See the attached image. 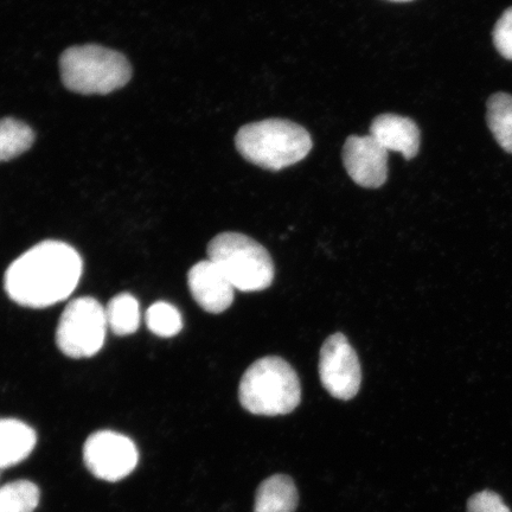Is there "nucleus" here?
<instances>
[{"mask_svg":"<svg viewBox=\"0 0 512 512\" xmlns=\"http://www.w3.org/2000/svg\"><path fill=\"white\" fill-rule=\"evenodd\" d=\"M60 70L64 87L83 95L110 94L132 78L131 63L123 54L96 44L64 50Z\"/></svg>","mask_w":512,"mask_h":512,"instance_id":"4","label":"nucleus"},{"mask_svg":"<svg viewBox=\"0 0 512 512\" xmlns=\"http://www.w3.org/2000/svg\"><path fill=\"white\" fill-rule=\"evenodd\" d=\"M208 256L235 290L260 292L273 283L274 264L270 253L247 235L229 232L215 236L209 243Z\"/></svg>","mask_w":512,"mask_h":512,"instance_id":"5","label":"nucleus"},{"mask_svg":"<svg viewBox=\"0 0 512 512\" xmlns=\"http://www.w3.org/2000/svg\"><path fill=\"white\" fill-rule=\"evenodd\" d=\"M348 175L362 188L377 189L388 178V151L371 137L351 136L343 147Z\"/></svg>","mask_w":512,"mask_h":512,"instance_id":"9","label":"nucleus"},{"mask_svg":"<svg viewBox=\"0 0 512 512\" xmlns=\"http://www.w3.org/2000/svg\"><path fill=\"white\" fill-rule=\"evenodd\" d=\"M192 298L209 313H222L229 309L234 300V286L210 260L198 262L188 274Z\"/></svg>","mask_w":512,"mask_h":512,"instance_id":"10","label":"nucleus"},{"mask_svg":"<svg viewBox=\"0 0 512 512\" xmlns=\"http://www.w3.org/2000/svg\"><path fill=\"white\" fill-rule=\"evenodd\" d=\"M467 512H511V510L496 492L484 490L477 492L469 499Z\"/></svg>","mask_w":512,"mask_h":512,"instance_id":"19","label":"nucleus"},{"mask_svg":"<svg viewBox=\"0 0 512 512\" xmlns=\"http://www.w3.org/2000/svg\"><path fill=\"white\" fill-rule=\"evenodd\" d=\"M486 120L497 143L503 150L512 153V95H492L488 101Z\"/></svg>","mask_w":512,"mask_h":512,"instance_id":"16","label":"nucleus"},{"mask_svg":"<svg viewBox=\"0 0 512 512\" xmlns=\"http://www.w3.org/2000/svg\"><path fill=\"white\" fill-rule=\"evenodd\" d=\"M390 2H395V3H408V2H413V0H390Z\"/></svg>","mask_w":512,"mask_h":512,"instance_id":"21","label":"nucleus"},{"mask_svg":"<svg viewBox=\"0 0 512 512\" xmlns=\"http://www.w3.org/2000/svg\"><path fill=\"white\" fill-rule=\"evenodd\" d=\"M35 142V132L21 120L0 119V163L27 152Z\"/></svg>","mask_w":512,"mask_h":512,"instance_id":"15","label":"nucleus"},{"mask_svg":"<svg viewBox=\"0 0 512 512\" xmlns=\"http://www.w3.org/2000/svg\"><path fill=\"white\" fill-rule=\"evenodd\" d=\"M299 494L296 483L286 475H273L256 490L254 512H296Z\"/></svg>","mask_w":512,"mask_h":512,"instance_id":"13","label":"nucleus"},{"mask_svg":"<svg viewBox=\"0 0 512 512\" xmlns=\"http://www.w3.org/2000/svg\"><path fill=\"white\" fill-rule=\"evenodd\" d=\"M82 260L61 241H43L12 262L4 288L11 300L31 309H44L69 298L78 287Z\"/></svg>","mask_w":512,"mask_h":512,"instance_id":"1","label":"nucleus"},{"mask_svg":"<svg viewBox=\"0 0 512 512\" xmlns=\"http://www.w3.org/2000/svg\"><path fill=\"white\" fill-rule=\"evenodd\" d=\"M494 43L498 53L512 61V8L498 19L494 29Z\"/></svg>","mask_w":512,"mask_h":512,"instance_id":"20","label":"nucleus"},{"mask_svg":"<svg viewBox=\"0 0 512 512\" xmlns=\"http://www.w3.org/2000/svg\"><path fill=\"white\" fill-rule=\"evenodd\" d=\"M105 307L92 297H81L64 309L56 331L57 347L70 358H89L104 347L107 334Z\"/></svg>","mask_w":512,"mask_h":512,"instance_id":"6","label":"nucleus"},{"mask_svg":"<svg viewBox=\"0 0 512 512\" xmlns=\"http://www.w3.org/2000/svg\"><path fill=\"white\" fill-rule=\"evenodd\" d=\"M83 460L94 477L113 483L136 470L139 453L126 435L99 431L87 439L83 447Z\"/></svg>","mask_w":512,"mask_h":512,"instance_id":"7","label":"nucleus"},{"mask_svg":"<svg viewBox=\"0 0 512 512\" xmlns=\"http://www.w3.org/2000/svg\"><path fill=\"white\" fill-rule=\"evenodd\" d=\"M145 322L153 334L170 338L179 334L183 329V319L177 307L165 302H158L146 311Z\"/></svg>","mask_w":512,"mask_h":512,"instance_id":"18","label":"nucleus"},{"mask_svg":"<svg viewBox=\"0 0 512 512\" xmlns=\"http://www.w3.org/2000/svg\"><path fill=\"white\" fill-rule=\"evenodd\" d=\"M235 145L247 162L280 171L302 162L313 143L304 127L290 120L268 119L241 127Z\"/></svg>","mask_w":512,"mask_h":512,"instance_id":"2","label":"nucleus"},{"mask_svg":"<svg viewBox=\"0 0 512 512\" xmlns=\"http://www.w3.org/2000/svg\"><path fill=\"white\" fill-rule=\"evenodd\" d=\"M108 329L115 335L134 334L140 325V307L138 300L128 293H120L111 299L106 309Z\"/></svg>","mask_w":512,"mask_h":512,"instance_id":"14","label":"nucleus"},{"mask_svg":"<svg viewBox=\"0 0 512 512\" xmlns=\"http://www.w3.org/2000/svg\"><path fill=\"white\" fill-rule=\"evenodd\" d=\"M239 399L241 406L254 415H286L302 401V386L290 363L268 356L255 361L243 374Z\"/></svg>","mask_w":512,"mask_h":512,"instance_id":"3","label":"nucleus"},{"mask_svg":"<svg viewBox=\"0 0 512 512\" xmlns=\"http://www.w3.org/2000/svg\"><path fill=\"white\" fill-rule=\"evenodd\" d=\"M370 136L388 152L413 159L420 149V130L412 119L396 114H382L370 126Z\"/></svg>","mask_w":512,"mask_h":512,"instance_id":"11","label":"nucleus"},{"mask_svg":"<svg viewBox=\"0 0 512 512\" xmlns=\"http://www.w3.org/2000/svg\"><path fill=\"white\" fill-rule=\"evenodd\" d=\"M37 443L32 428L16 419H0V470L24 462Z\"/></svg>","mask_w":512,"mask_h":512,"instance_id":"12","label":"nucleus"},{"mask_svg":"<svg viewBox=\"0 0 512 512\" xmlns=\"http://www.w3.org/2000/svg\"><path fill=\"white\" fill-rule=\"evenodd\" d=\"M319 376L323 387L335 399H354L360 390V360L347 337L335 334L326 339L320 350Z\"/></svg>","mask_w":512,"mask_h":512,"instance_id":"8","label":"nucleus"},{"mask_svg":"<svg viewBox=\"0 0 512 512\" xmlns=\"http://www.w3.org/2000/svg\"><path fill=\"white\" fill-rule=\"evenodd\" d=\"M40 489L29 480L0 486V512H34L40 503Z\"/></svg>","mask_w":512,"mask_h":512,"instance_id":"17","label":"nucleus"}]
</instances>
